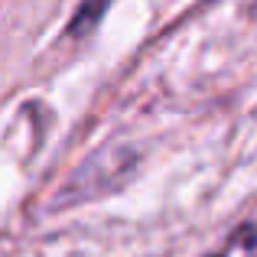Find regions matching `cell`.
I'll use <instances>...</instances> for the list:
<instances>
[{"instance_id": "1", "label": "cell", "mask_w": 257, "mask_h": 257, "mask_svg": "<svg viewBox=\"0 0 257 257\" xmlns=\"http://www.w3.org/2000/svg\"><path fill=\"white\" fill-rule=\"evenodd\" d=\"M215 257H257V225H241Z\"/></svg>"}, {"instance_id": "2", "label": "cell", "mask_w": 257, "mask_h": 257, "mask_svg": "<svg viewBox=\"0 0 257 257\" xmlns=\"http://www.w3.org/2000/svg\"><path fill=\"white\" fill-rule=\"evenodd\" d=\"M107 4H111V0H85V4L78 7L75 20L69 23V33L72 36H85L88 30H94V23H98L101 13L107 10Z\"/></svg>"}]
</instances>
